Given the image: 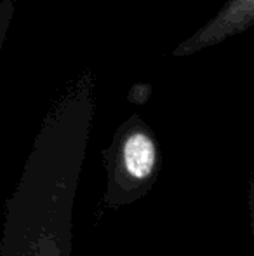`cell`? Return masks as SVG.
<instances>
[{"instance_id":"obj_3","label":"cell","mask_w":254,"mask_h":256,"mask_svg":"<svg viewBox=\"0 0 254 256\" xmlns=\"http://www.w3.org/2000/svg\"><path fill=\"white\" fill-rule=\"evenodd\" d=\"M254 23V0H232L209 24L202 28L190 40H187L178 54L193 52L206 46L221 42L230 35L242 32Z\"/></svg>"},{"instance_id":"obj_4","label":"cell","mask_w":254,"mask_h":256,"mask_svg":"<svg viewBox=\"0 0 254 256\" xmlns=\"http://www.w3.org/2000/svg\"><path fill=\"white\" fill-rule=\"evenodd\" d=\"M248 204H249V222H251V234H253V244H254V176L249 180Z\"/></svg>"},{"instance_id":"obj_2","label":"cell","mask_w":254,"mask_h":256,"mask_svg":"<svg viewBox=\"0 0 254 256\" xmlns=\"http://www.w3.org/2000/svg\"><path fill=\"white\" fill-rule=\"evenodd\" d=\"M106 188L103 206L119 209L134 204L159 178L160 150L155 136L141 122H129L106 150Z\"/></svg>"},{"instance_id":"obj_1","label":"cell","mask_w":254,"mask_h":256,"mask_svg":"<svg viewBox=\"0 0 254 256\" xmlns=\"http://www.w3.org/2000/svg\"><path fill=\"white\" fill-rule=\"evenodd\" d=\"M84 143H49L31 155L5 204L0 256H71Z\"/></svg>"}]
</instances>
